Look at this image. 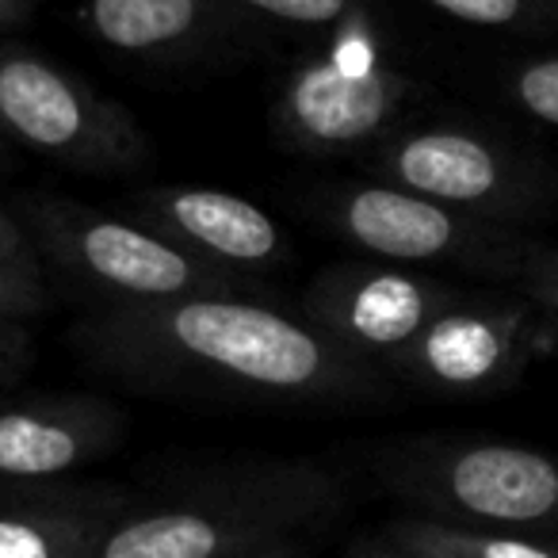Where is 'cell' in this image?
I'll use <instances>...</instances> for the list:
<instances>
[{
	"mask_svg": "<svg viewBox=\"0 0 558 558\" xmlns=\"http://www.w3.org/2000/svg\"><path fill=\"white\" fill-rule=\"evenodd\" d=\"M104 367L142 383L203 387L279 405H352L383 395L372 360L314 322L238 295L108 306L81 326Z\"/></svg>",
	"mask_w": 558,
	"mask_h": 558,
	"instance_id": "cell-1",
	"label": "cell"
},
{
	"mask_svg": "<svg viewBox=\"0 0 558 558\" xmlns=\"http://www.w3.org/2000/svg\"><path fill=\"white\" fill-rule=\"evenodd\" d=\"M341 505V482L303 459L226 466L180 494L131 501L96 558H245L326 524Z\"/></svg>",
	"mask_w": 558,
	"mask_h": 558,
	"instance_id": "cell-2",
	"label": "cell"
},
{
	"mask_svg": "<svg viewBox=\"0 0 558 558\" xmlns=\"http://www.w3.org/2000/svg\"><path fill=\"white\" fill-rule=\"evenodd\" d=\"M379 478L417 517L494 532H558V456L505 440H402Z\"/></svg>",
	"mask_w": 558,
	"mask_h": 558,
	"instance_id": "cell-3",
	"label": "cell"
},
{
	"mask_svg": "<svg viewBox=\"0 0 558 558\" xmlns=\"http://www.w3.org/2000/svg\"><path fill=\"white\" fill-rule=\"evenodd\" d=\"M32 245L65 279L108 306L177 303L195 295H233L238 271L207 264L142 222L96 215L73 199H39L27 210Z\"/></svg>",
	"mask_w": 558,
	"mask_h": 558,
	"instance_id": "cell-4",
	"label": "cell"
},
{
	"mask_svg": "<svg viewBox=\"0 0 558 558\" xmlns=\"http://www.w3.org/2000/svg\"><path fill=\"white\" fill-rule=\"evenodd\" d=\"M0 131L77 169H131L138 126L100 93L27 50L0 54Z\"/></svg>",
	"mask_w": 558,
	"mask_h": 558,
	"instance_id": "cell-5",
	"label": "cell"
},
{
	"mask_svg": "<svg viewBox=\"0 0 558 558\" xmlns=\"http://www.w3.org/2000/svg\"><path fill=\"white\" fill-rule=\"evenodd\" d=\"M326 218L341 238L387 264H466V268H509L527 264V253L512 238L482 230L398 184H360L329 195Z\"/></svg>",
	"mask_w": 558,
	"mask_h": 558,
	"instance_id": "cell-6",
	"label": "cell"
},
{
	"mask_svg": "<svg viewBox=\"0 0 558 558\" xmlns=\"http://www.w3.org/2000/svg\"><path fill=\"white\" fill-rule=\"evenodd\" d=\"M456 303L440 283L398 264H341L314 279L311 322L364 360L402 364L425 326Z\"/></svg>",
	"mask_w": 558,
	"mask_h": 558,
	"instance_id": "cell-7",
	"label": "cell"
},
{
	"mask_svg": "<svg viewBox=\"0 0 558 558\" xmlns=\"http://www.w3.org/2000/svg\"><path fill=\"white\" fill-rule=\"evenodd\" d=\"M126 417L104 398H35L0 405V482L47 486L119 448Z\"/></svg>",
	"mask_w": 558,
	"mask_h": 558,
	"instance_id": "cell-8",
	"label": "cell"
},
{
	"mask_svg": "<svg viewBox=\"0 0 558 558\" xmlns=\"http://www.w3.org/2000/svg\"><path fill=\"white\" fill-rule=\"evenodd\" d=\"M527 311L451 303L417 337L398 372L436 395H494L524 367Z\"/></svg>",
	"mask_w": 558,
	"mask_h": 558,
	"instance_id": "cell-9",
	"label": "cell"
},
{
	"mask_svg": "<svg viewBox=\"0 0 558 558\" xmlns=\"http://www.w3.org/2000/svg\"><path fill=\"white\" fill-rule=\"evenodd\" d=\"M410 96V81L383 65L341 58L311 62L291 77L279 100V126L306 149H352L372 142Z\"/></svg>",
	"mask_w": 558,
	"mask_h": 558,
	"instance_id": "cell-10",
	"label": "cell"
},
{
	"mask_svg": "<svg viewBox=\"0 0 558 558\" xmlns=\"http://www.w3.org/2000/svg\"><path fill=\"white\" fill-rule=\"evenodd\" d=\"M138 222L226 271L264 268L283 253V233L268 210L218 187L142 192Z\"/></svg>",
	"mask_w": 558,
	"mask_h": 558,
	"instance_id": "cell-11",
	"label": "cell"
},
{
	"mask_svg": "<svg viewBox=\"0 0 558 558\" xmlns=\"http://www.w3.org/2000/svg\"><path fill=\"white\" fill-rule=\"evenodd\" d=\"M383 169L405 192H417L451 210L463 207H501L524 192L512 161L501 146L466 131H413L390 142Z\"/></svg>",
	"mask_w": 558,
	"mask_h": 558,
	"instance_id": "cell-12",
	"label": "cell"
},
{
	"mask_svg": "<svg viewBox=\"0 0 558 558\" xmlns=\"http://www.w3.org/2000/svg\"><path fill=\"white\" fill-rule=\"evenodd\" d=\"M126 505L116 486L0 482V558H96Z\"/></svg>",
	"mask_w": 558,
	"mask_h": 558,
	"instance_id": "cell-13",
	"label": "cell"
},
{
	"mask_svg": "<svg viewBox=\"0 0 558 558\" xmlns=\"http://www.w3.org/2000/svg\"><path fill=\"white\" fill-rule=\"evenodd\" d=\"M207 16V0H85V24L123 54H154L192 39Z\"/></svg>",
	"mask_w": 558,
	"mask_h": 558,
	"instance_id": "cell-14",
	"label": "cell"
},
{
	"mask_svg": "<svg viewBox=\"0 0 558 558\" xmlns=\"http://www.w3.org/2000/svg\"><path fill=\"white\" fill-rule=\"evenodd\" d=\"M387 539L421 558H558V543L547 535L448 524V520L417 517V512L390 520Z\"/></svg>",
	"mask_w": 558,
	"mask_h": 558,
	"instance_id": "cell-15",
	"label": "cell"
},
{
	"mask_svg": "<svg viewBox=\"0 0 558 558\" xmlns=\"http://www.w3.org/2000/svg\"><path fill=\"white\" fill-rule=\"evenodd\" d=\"M512 100L532 119H539L543 126L558 131V54L520 65L512 73Z\"/></svg>",
	"mask_w": 558,
	"mask_h": 558,
	"instance_id": "cell-16",
	"label": "cell"
},
{
	"mask_svg": "<svg viewBox=\"0 0 558 558\" xmlns=\"http://www.w3.org/2000/svg\"><path fill=\"white\" fill-rule=\"evenodd\" d=\"M245 9L260 12V16L283 20V24H303V27H326L344 20L356 0H238Z\"/></svg>",
	"mask_w": 558,
	"mask_h": 558,
	"instance_id": "cell-17",
	"label": "cell"
},
{
	"mask_svg": "<svg viewBox=\"0 0 558 558\" xmlns=\"http://www.w3.org/2000/svg\"><path fill=\"white\" fill-rule=\"evenodd\" d=\"M47 306L43 268H4L0 264V318H27Z\"/></svg>",
	"mask_w": 558,
	"mask_h": 558,
	"instance_id": "cell-18",
	"label": "cell"
},
{
	"mask_svg": "<svg viewBox=\"0 0 558 558\" xmlns=\"http://www.w3.org/2000/svg\"><path fill=\"white\" fill-rule=\"evenodd\" d=\"M425 4L471 27H512L527 16V0H425Z\"/></svg>",
	"mask_w": 558,
	"mask_h": 558,
	"instance_id": "cell-19",
	"label": "cell"
},
{
	"mask_svg": "<svg viewBox=\"0 0 558 558\" xmlns=\"http://www.w3.org/2000/svg\"><path fill=\"white\" fill-rule=\"evenodd\" d=\"M0 264L4 268H43L24 222L4 207H0Z\"/></svg>",
	"mask_w": 558,
	"mask_h": 558,
	"instance_id": "cell-20",
	"label": "cell"
},
{
	"mask_svg": "<svg viewBox=\"0 0 558 558\" xmlns=\"http://www.w3.org/2000/svg\"><path fill=\"white\" fill-rule=\"evenodd\" d=\"M527 291H532L535 306L543 314H550L558 326V253H539L535 260L524 264Z\"/></svg>",
	"mask_w": 558,
	"mask_h": 558,
	"instance_id": "cell-21",
	"label": "cell"
},
{
	"mask_svg": "<svg viewBox=\"0 0 558 558\" xmlns=\"http://www.w3.org/2000/svg\"><path fill=\"white\" fill-rule=\"evenodd\" d=\"M24 356H27V329L16 318H0V383H9L24 367Z\"/></svg>",
	"mask_w": 558,
	"mask_h": 558,
	"instance_id": "cell-22",
	"label": "cell"
},
{
	"mask_svg": "<svg viewBox=\"0 0 558 558\" xmlns=\"http://www.w3.org/2000/svg\"><path fill=\"white\" fill-rule=\"evenodd\" d=\"M349 558H421V555L398 547V543H390L387 535H383V539H360Z\"/></svg>",
	"mask_w": 558,
	"mask_h": 558,
	"instance_id": "cell-23",
	"label": "cell"
},
{
	"mask_svg": "<svg viewBox=\"0 0 558 558\" xmlns=\"http://www.w3.org/2000/svg\"><path fill=\"white\" fill-rule=\"evenodd\" d=\"M27 9H32V0H0V32L20 24L27 16Z\"/></svg>",
	"mask_w": 558,
	"mask_h": 558,
	"instance_id": "cell-24",
	"label": "cell"
},
{
	"mask_svg": "<svg viewBox=\"0 0 558 558\" xmlns=\"http://www.w3.org/2000/svg\"><path fill=\"white\" fill-rule=\"evenodd\" d=\"M245 558H299L295 550H291V543H283V547H268V550H253V555Z\"/></svg>",
	"mask_w": 558,
	"mask_h": 558,
	"instance_id": "cell-25",
	"label": "cell"
},
{
	"mask_svg": "<svg viewBox=\"0 0 558 558\" xmlns=\"http://www.w3.org/2000/svg\"><path fill=\"white\" fill-rule=\"evenodd\" d=\"M0 154H4V131H0Z\"/></svg>",
	"mask_w": 558,
	"mask_h": 558,
	"instance_id": "cell-26",
	"label": "cell"
}]
</instances>
